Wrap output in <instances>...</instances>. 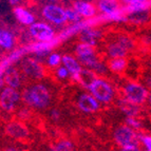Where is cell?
Returning <instances> with one entry per match:
<instances>
[{"instance_id":"cell-36","label":"cell","mask_w":151,"mask_h":151,"mask_svg":"<svg viewBox=\"0 0 151 151\" xmlns=\"http://www.w3.org/2000/svg\"><path fill=\"white\" fill-rule=\"evenodd\" d=\"M147 103H148L149 107H151V93H149L148 98H147Z\"/></svg>"},{"instance_id":"cell-12","label":"cell","mask_w":151,"mask_h":151,"mask_svg":"<svg viewBox=\"0 0 151 151\" xmlns=\"http://www.w3.org/2000/svg\"><path fill=\"white\" fill-rule=\"evenodd\" d=\"M5 134L13 139L23 141L28 139L30 135V131L24 123L20 119L18 121H10L4 127Z\"/></svg>"},{"instance_id":"cell-25","label":"cell","mask_w":151,"mask_h":151,"mask_svg":"<svg viewBox=\"0 0 151 151\" xmlns=\"http://www.w3.org/2000/svg\"><path fill=\"white\" fill-rule=\"evenodd\" d=\"M52 151H75V146L73 142H71L70 139H61L56 142Z\"/></svg>"},{"instance_id":"cell-32","label":"cell","mask_w":151,"mask_h":151,"mask_svg":"<svg viewBox=\"0 0 151 151\" xmlns=\"http://www.w3.org/2000/svg\"><path fill=\"white\" fill-rule=\"evenodd\" d=\"M121 151H142V150L137 144H131V145H127V146L122 147Z\"/></svg>"},{"instance_id":"cell-20","label":"cell","mask_w":151,"mask_h":151,"mask_svg":"<svg viewBox=\"0 0 151 151\" xmlns=\"http://www.w3.org/2000/svg\"><path fill=\"white\" fill-rule=\"evenodd\" d=\"M16 45L15 34L9 29L0 28V49L5 51L13 50Z\"/></svg>"},{"instance_id":"cell-33","label":"cell","mask_w":151,"mask_h":151,"mask_svg":"<svg viewBox=\"0 0 151 151\" xmlns=\"http://www.w3.org/2000/svg\"><path fill=\"white\" fill-rule=\"evenodd\" d=\"M122 2L125 3L126 5H129V4H135V3H147L148 0H122Z\"/></svg>"},{"instance_id":"cell-3","label":"cell","mask_w":151,"mask_h":151,"mask_svg":"<svg viewBox=\"0 0 151 151\" xmlns=\"http://www.w3.org/2000/svg\"><path fill=\"white\" fill-rule=\"evenodd\" d=\"M91 95L101 104H110L115 96V91L110 83L103 77H96L88 88Z\"/></svg>"},{"instance_id":"cell-23","label":"cell","mask_w":151,"mask_h":151,"mask_svg":"<svg viewBox=\"0 0 151 151\" xmlns=\"http://www.w3.org/2000/svg\"><path fill=\"white\" fill-rule=\"evenodd\" d=\"M149 19L148 10L139 11V12L128 13V15H125V21H129L131 23L135 24H143Z\"/></svg>"},{"instance_id":"cell-4","label":"cell","mask_w":151,"mask_h":151,"mask_svg":"<svg viewBox=\"0 0 151 151\" xmlns=\"http://www.w3.org/2000/svg\"><path fill=\"white\" fill-rule=\"evenodd\" d=\"M96 9L109 21H125L124 10L119 0H96Z\"/></svg>"},{"instance_id":"cell-13","label":"cell","mask_w":151,"mask_h":151,"mask_svg":"<svg viewBox=\"0 0 151 151\" xmlns=\"http://www.w3.org/2000/svg\"><path fill=\"white\" fill-rule=\"evenodd\" d=\"M76 106L83 113L92 114L101 109V103L90 93H81L76 98Z\"/></svg>"},{"instance_id":"cell-18","label":"cell","mask_w":151,"mask_h":151,"mask_svg":"<svg viewBox=\"0 0 151 151\" xmlns=\"http://www.w3.org/2000/svg\"><path fill=\"white\" fill-rule=\"evenodd\" d=\"M57 43V39L55 38V40L49 41V42H41V41H37V42L33 43V45H29L30 52H33L38 58L42 57H48L50 55L51 49L53 48L54 45Z\"/></svg>"},{"instance_id":"cell-37","label":"cell","mask_w":151,"mask_h":151,"mask_svg":"<svg viewBox=\"0 0 151 151\" xmlns=\"http://www.w3.org/2000/svg\"><path fill=\"white\" fill-rule=\"evenodd\" d=\"M4 151H19V150H17L16 148H13V147H9V148H6Z\"/></svg>"},{"instance_id":"cell-6","label":"cell","mask_w":151,"mask_h":151,"mask_svg":"<svg viewBox=\"0 0 151 151\" xmlns=\"http://www.w3.org/2000/svg\"><path fill=\"white\" fill-rule=\"evenodd\" d=\"M41 15L54 25H63L68 22L65 9L57 3H47L41 9Z\"/></svg>"},{"instance_id":"cell-31","label":"cell","mask_w":151,"mask_h":151,"mask_svg":"<svg viewBox=\"0 0 151 151\" xmlns=\"http://www.w3.org/2000/svg\"><path fill=\"white\" fill-rule=\"evenodd\" d=\"M60 116H61V113L60 111H59V109H52V110L50 111V117L52 121L54 122H58L59 119H60Z\"/></svg>"},{"instance_id":"cell-5","label":"cell","mask_w":151,"mask_h":151,"mask_svg":"<svg viewBox=\"0 0 151 151\" xmlns=\"http://www.w3.org/2000/svg\"><path fill=\"white\" fill-rule=\"evenodd\" d=\"M149 92L147 88L136 81H129L123 87V97L136 105H143L147 101Z\"/></svg>"},{"instance_id":"cell-22","label":"cell","mask_w":151,"mask_h":151,"mask_svg":"<svg viewBox=\"0 0 151 151\" xmlns=\"http://www.w3.org/2000/svg\"><path fill=\"white\" fill-rule=\"evenodd\" d=\"M97 77V74L94 71L90 70L88 68H85L81 71V73L78 74V76L75 78V81H77L81 86H83V88L88 89L91 83L95 81V78Z\"/></svg>"},{"instance_id":"cell-16","label":"cell","mask_w":151,"mask_h":151,"mask_svg":"<svg viewBox=\"0 0 151 151\" xmlns=\"http://www.w3.org/2000/svg\"><path fill=\"white\" fill-rule=\"evenodd\" d=\"M101 38V32L97 29H94L90 25H87L79 32V39L81 42L88 43V45L96 47L98 40Z\"/></svg>"},{"instance_id":"cell-38","label":"cell","mask_w":151,"mask_h":151,"mask_svg":"<svg viewBox=\"0 0 151 151\" xmlns=\"http://www.w3.org/2000/svg\"><path fill=\"white\" fill-rule=\"evenodd\" d=\"M147 86H148L149 88H151V77L147 79Z\"/></svg>"},{"instance_id":"cell-21","label":"cell","mask_w":151,"mask_h":151,"mask_svg":"<svg viewBox=\"0 0 151 151\" xmlns=\"http://www.w3.org/2000/svg\"><path fill=\"white\" fill-rule=\"evenodd\" d=\"M117 107L122 113H124L126 116H137L141 112V107L139 105L131 103L125 97L119 98Z\"/></svg>"},{"instance_id":"cell-15","label":"cell","mask_w":151,"mask_h":151,"mask_svg":"<svg viewBox=\"0 0 151 151\" xmlns=\"http://www.w3.org/2000/svg\"><path fill=\"white\" fill-rule=\"evenodd\" d=\"M3 81H4V85H6V87H11V88L18 90L22 83L20 71L13 65L5 68L3 71Z\"/></svg>"},{"instance_id":"cell-14","label":"cell","mask_w":151,"mask_h":151,"mask_svg":"<svg viewBox=\"0 0 151 151\" xmlns=\"http://www.w3.org/2000/svg\"><path fill=\"white\" fill-rule=\"evenodd\" d=\"M72 8L76 11L83 18L86 19H93L97 14L96 5L86 0H74Z\"/></svg>"},{"instance_id":"cell-10","label":"cell","mask_w":151,"mask_h":151,"mask_svg":"<svg viewBox=\"0 0 151 151\" xmlns=\"http://www.w3.org/2000/svg\"><path fill=\"white\" fill-rule=\"evenodd\" d=\"M113 139L119 146L124 147L131 144H137L139 134L137 131L127 126L126 124L117 126L113 131Z\"/></svg>"},{"instance_id":"cell-11","label":"cell","mask_w":151,"mask_h":151,"mask_svg":"<svg viewBox=\"0 0 151 151\" xmlns=\"http://www.w3.org/2000/svg\"><path fill=\"white\" fill-rule=\"evenodd\" d=\"M21 101V93L17 89L4 87L0 91V107L5 112H12Z\"/></svg>"},{"instance_id":"cell-24","label":"cell","mask_w":151,"mask_h":151,"mask_svg":"<svg viewBox=\"0 0 151 151\" xmlns=\"http://www.w3.org/2000/svg\"><path fill=\"white\" fill-rule=\"evenodd\" d=\"M128 63H127L126 57L122 58H111L108 63V68L111 72L113 73H122L126 70Z\"/></svg>"},{"instance_id":"cell-27","label":"cell","mask_w":151,"mask_h":151,"mask_svg":"<svg viewBox=\"0 0 151 151\" xmlns=\"http://www.w3.org/2000/svg\"><path fill=\"white\" fill-rule=\"evenodd\" d=\"M65 15H67V19L69 22L71 23H77L83 21V17H81L73 8H67L65 9Z\"/></svg>"},{"instance_id":"cell-30","label":"cell","mask_w":151,"mask_h":151,"mask_svg":"<svg viewBox=\"0 0 151 151\" xmlns=\"http://www.w3.org/2000/svg\"><path fill=\"white\" fill-rule=\"evenodd\" d=\"M55 76L58 79H67L68 77H70V73L67 70V68H65L63 65H59L57 67L55 70Z\"/></svg>"},{"instance_id":"cell-2","label":"cell","mask_w":151,"mask_h":151,"mask_svg":"<svg viewBox=\"0 0 151 151\" xmlns=\"http://www.w3.org/2000/svg\"><path fill=\"white\" fill-rule=\"evenodd\" d=\"M134 49V40L130 36L119 34L113 40L107 43L106 52L110 58L126 57Z\"/></svg>"},{"instance_id":"cell-29","label":"cell","mask_w":151,"mask_h":151,"mask_svg":"<svg viewBox=\"0 0 151 151\" xmlns=\"http://www.w3.org/2000/svg\"><path fill=\"white\" fill-rule=\"evenodd\" d=\"M139 142L144 146L145 151H151V134H139Z\"/></svg>"},{"instance_id":"cell-9","label":"cell","mask_w":151,"mask_h":151,"mask_svg":"<svg viewBox=\"0 0 151 151\" xmlns=\"http://www.w3.org/2000/svg\"><path fill=\"white\" fill-rule=\"evenodd\" d=\"M29 34L36 41L49 42L55 40V31L49 23L43 21H36L29 27Z\"/></svg>"},{"instance_id":"cell-7","label":"cell","mask_w":151,"mask_h":151,"mask_svg":"<svg viewBox=\"0 0 151 151\" xmlns=\"http://www.w3.org/2000/svg\"><path fill=\"white\" fill-rule=\"evenodd\" d=\"M75 54L77 56V59L81 61V63H83L86 68L90 69V70H92L96 65V63L99 61L95 47L88 45V43H78L75 48Z\"/></svg>"},{"instance_id":"cell-34","label":"cell","mask_w":151,"mask_h":151,"mask_svg":"<svg viewBox=\"0 0 151 151\" xmlns=\"http://www.w3.org/2000/svg\"><path fill=\"white\" fill-rule=\"evenodd\" d=\"M3 68L0 65V88H2V85L4 83V81H3Z\"/></svg>"},{"instance_id":"cell-35","label":"cell","mask_w":151,"mask_h":151,"mask_svg":"<svg viewBox=\"0 0 151 151\" xmlns=\"http://www.w3.org/2000/svg\"><path fill=\"white\" fill-rule=\"evenodd\" d=\"M8 1L13 8H15V6H18V5H19L21 0H8Z\"/></svg>"},{"instance_id":"cell-28","label":"cell","mask_w":151,"mask_h":151,"mask_svg":"<svg viewBox=\"0 0 151 151\" xmlns=\"http://www.w3.org/2000/svg\"><path fill=\"white\" fill-rule=\"evenodd\" d=\"M125 124H126L127 126H129L130 128L134 129L136 131L142 129V122L136 116H126Z\"/></svg>"},{"instance_id":"cell-1","label":"cell","mask_w":151,"mask_h":151,"mask_svg":"<svg viewBox=\"0 0 151 151\" xmlns=\"http://www.w3.org/2000/svg\"><path fill=\"white\" fill-rule=\"evenodd\" d=\"M21 99L30 108L45 109L50 106L52 95L47 86L41 83H32L21 92Z\"/></svg>"},{"instance_id":"cell-19","label":"cell","mask_w":151,"mask_h":151,"mask_svg":"<svg viewBox=\"0 0 151 151\" xmlns=\"http://www.w3.org/2000/svg\"><path fill=\"white\" fill-rule=\"evenodd\" d=\"M61 63L65 68H67L70 75L73 78L77 77L78 74L81 73V71L83 70L81 61L78 60L76 57L70 55V54H65V55L63 56V63Z\"/></svg>"},{"instance_id":"cell-17","label":"cell","mask_w":151,"mask_h":151,"mask_svg":"<svg viewBox=\"0 0 151 151\" xmlns=\"http://www.w3.org/2000/svg\"><path fill=\"white\" fill-rule=\"evenodd\" d=\"M13 14L18 20V22L21 23L22 25L30 27L34 22H36L35 15L33 13H31L29 10H27L22 5H18V6H15L13 9Z\"/></svg>"},{"instance_id":"cell-26","label":"cell","mask_w":151,"mask_h":151,"mask_svg":"<svg viewBox=\"0 0 151 151\" xmlns=\"http://www.w3.org/2000/svg\"><path fill=\"white\" fill-rule=\"evenodd\" d=\"M63 63V56L59 53H50V55L47 57V65L50 68H57L60 65V63Z\"/></svg>"},{"instance_id":"cell-8","label":"cell","mask_w":151,"mask_h":151,"mask_svg":"<svg viewBox=\"0 0 151 151\" xmlns=\"http://www.w3.org/2000/svg\"><path fill=\"white\" fill-rule=\"evenodd\" d=\"M20 69L22 74L25 77L33 79V81H38L45 77V69L41 63L36 58L32 57H24L21 60Z\"/></svg>"}]
</instances>
